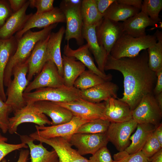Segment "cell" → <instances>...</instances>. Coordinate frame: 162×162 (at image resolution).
<instances>
[{"mask_svg":"<svg viewBox=\"0 0 162 162\" xmlns=\"http://www.w3.org/2000/svg\"><path fill=\"white\" fill-rule=\"evenodd\" d=\"M147 50L133 58L116 59L107 55L104 70H115L120 72L124 78V91L121 100L132 111L146 95L152 94L157 77L150 68Z\"/></svg>","mask_w":162,"mask_h":162,"instance_id":"1","label":"cell"},{"mask_svg":"<svg viewBox=\"0 0 162 162\" xmlns=\"http://www.w3.org/2000/svg\"><path fill=\"white\" fill-rule=\"evenodd\" d=\"M58 24L52 25L38 31L33 32L30 30L17 40L16 50L10 58L5 70L4 86L7 87L11 81L14 68L24 63L28 59L37 43L47 38Z\"/></svg>","mask_w":162,"mask_h":162,"instance_id":"2","label":"cell"},{"mask_svg":"<svg viewBox=\"0 0 162 162\" xmlns=\"http://www.w3.org/2000/svg\"><path fill=\"white\" fill-rule=\"evenodd\" d=\"M157 41L154 34L134 37L123 33L116 42L110 55L114 58H133L154 45Z\"/></svg>","mask_w":162,"mask_h":162,"instance_id":"3","label":"cell"},{"mask_svg":"<svg viewBox=\"0 0 162 162\" xmlns=\"http://www.w3.org/2000/svg\"><path fill=\"white\" fill-rule=\"evenodd\" d=\"M28 70L27 60L24 63L16 67L13 70L14 77L7 87L5 102L12 107L13 112L26 104L23 95L30 82L27 78Z\"/></svg>","mask_w":162,"mask_h":162,"instance_id":"4","label":"cell"},{"mask_svg":"<svg viewBox=\"0 0 162 162\" xmlns=\"http://www.w3.org/2000/svg\"><path fill=\"white\" fill-rule=\"evenodd\" d=\"M26 103L46 100L54 102L67 103L80 98V90L74 87L64 86L60 87H44L33 92L24 93Z\"/></svg>","mask_w":162,"mask_h":162,"instance_id":"5","label":"cell"},{"mask_svg":"<svg viewBox=\"0 0 162 162\" xmlns=\"http://www.w3.org/2000/svg\"><path fill=\"white\" fill-rule=\"evenodd\" d=\"M132 116L137 124H150L156 127L161 123L162 110L153 94H148L132 111Z\"/></svg>","mask_w":162,"mask_h":162,"instance_id":"6","label":"cell"},{"mask_svg":"<svg viewBox=\"0 0 162 162\" xmlns=\"http://www.w3.org/2000/svg\"><path fill=\"white\" fill-rule=\"evenodd\" d=\"M14 116L9 118L8 131L10 134L16 133L18 126L24 123H32L40 126L47 124L51 125V122L38 110L34 103H27L24 107L14 111Z\"/></svg>","mask_w":162,"mask_h":162,"instance_id":"7","label":"cell"},{"mask_svg":"<svg viewBox=\"0 0 162 162\" xmlns=\"http://www.w3.org/2000/svg\"><path fill=\"white\" fill-rule=\"evenodd\" d=\"M29 136L34 140L52 147L57 155L58 162H88V159L80 154L77 150L72 148V146L70 142L63 137L45 139L34 133Z\"/></svg>","mask_w":162,"mask_h":162,"instance_id":"8","label":"cell"},{"mask_svg":"<svg viewBox=\"0 0 162 162\" xmlns=\"http://www.w3.org/2000/svg\"><path fill=\"white\" fill-rule=\"evenodd\" d=\"M54 103L69 110L74 116L90 121L100 118L106 119L104 116L105 101L94 103L80 98L67 103Z\"/></svg>","mask_w":162,"mask_h":162,"instance_id":"9","label":"cell"},{"mask_svg":"<svg viewBox=\"0 0 162 162\" xmlns=\"http://www.w3.org/2000/svg\"><path fill=\"white\" fill-rule=\"evenodd\" d=\"M90 121L82 118L74 116L69 122L60 124L49 126H35L34 134L45 139L56 137H63L70 142L71 136L76 133L83 124Z\"/></svg>","mask_w":162,"mask_h":162,"instance_id":"10","label":"cell"},{"mask_svg":"<svg viewBox=\"0 0 162 162\" xmlns=\"http://www.w3.org/2000/svg\"><path fill=\"white\" fill-rule=\"evenodd\" d=\"M64 86L63 77L59 74L55 64L51 60L48 61L41 71L30 81L24 93L44 87H60Z\"/></svg>","mask_w":162,"mask_h":162,"instance_id":"11","label":"cell"},{"mask_svg":"<svg viewBox=\"0 0 162 162\" xmlns=\"http://www.w3.org/2000/svg\"><path fill=\"white\" fill-rule=\"evenodd\" d=\"M109 142L107 132L104 133H76L71 136L70 142L77 149L82 156L93 154L101 148L106 146Z\"/></svg>","mask_w":162,"mask_h":162,"instance_id":"12","label":"cell"},{"mask_svg":"<svg viewBox=\"0 0 162 162\" xmlns=\"http://www.w3.org/2000/svg\"><path fill=\"white\" fill-rule=\"evenodd\" d=\"M81 6L69 7L60 3L59 8L65 15L66 23L65 39L69 42L72 39L79 46L83 45V23L81 13Z\"/></svg>","mask_w":162,"mask_h":162,"instance_id":"13","label":"cell"},{"mask_svg":"<svg viewBox=\"0 0 162 162\" xmlns=\"http://www.w3.org/2000/svg\"><path fill=\"white\" fill-rule=\"evenodd\" d=\"M95 30L99 44L104 47L107 55L110 54L116 42L123 33L122 22L103 17Z\"/></svg>","mask_w":162,"mask_h":162,"instance_id":"14","label":"cell"},{"mask_svg":"<svg viewBox=\"0 0 162 162\" xmlns=\"http://www.w3.org/2000/svg\"><path fill=\"white\" fill-rule=\"evenodd\" d=\"M137 125L133 118L122 122H110L107 131L109 141L111 142L119 152L124 150L129 145L130 135Z\"/></svg>","mask_w":162,"mask_h":162,"instance_id":"15","label":"cell"},{"mask_svg":"<svg viewBox=\"0 0 162 162\" xmlns=\"http://www.w3.org/2000/svg\"><path fill=\"white\" fill-rule=\"evenodd\" d=\"M64 15L59 8L55 7L51 11L40 14H32L22 29L14 35L18 40L27 32L33 28H43L58 23H66Z\"/></svg>","mask_w":162,"mask_h":162,"instance_id":"16","label":"cell"},{"mask_svg":"<svg viewBox=\"0 0 162 162\" xmlns=\"http://www.w3.org/2000/svg\"><path fill=\"white\" fill-rule=\"evenodd\" d=\"M118 86L110 81H106L90 88L80 90L81 98L88 101L98 103L110 98H117Z\"/></svg>","mask_w":162,"mask_h":162,"instance_id":"17","label":"cell"},{"mask_svg":"<svg viewBox=\"0 0 162 162\" xmlns=\"http://www.w3.org/2000/svg\"><path fill=\"white\" fill-rule=\"evenodd\" d=\"M64 55L66 56L74 58L83 64L88 70L100 76L106 81H110L112 75L102 72L95 64L90 53L87 44L80 46L76 50L71 49L69 42L64 48Z\"/></svg>","mask_w":162,"mask_h":162,"instance_id":"18","label":"cell"},{"mask_svg":"<svg viewBox=\"0 0 162 162\" xmlns=\"http://www.w3.org/2000/svg\"><path fill=\"white\" fill-rule=\"evenodd\" d=\"M34 105L39 111L51 118V125L68 122L74 116L69 110L54 102L39 101L34 102Z\"/></svg>","mask_w":162,"mask_h":162,"instance_id":"19","label":"cell"},{"mask_svg":"<svg viewBox=\"0 0 162 162\" xmlns=\"http://www.w3.org/2000/svg\"><path fill=\"white\" fill-rule=\"evenodd\" d=\"M29 4V1L28 0L21 9L13 13L3 26L0 28V39L9 38L22 29L33 14L32 13L29 14L26 13Z\"/></svg>","mask_w":162,"mask_h":162,"instance_id":"20","label":"cell"},{"mask_svg":"<svg viewBox=\"0 0 162 162\" xmlns=\"http://www.w3.org/2000/svg\"><path fill=\"white\" fill-rule=\"evenodd\" d=\"M98 24L91 26L83 25L82 36L87 41L89 49L93 54L98 69L104 74L105 63L107 56L104 47L98 42L96 33V27Z\"/></svg>","mask_w":162,"mask_h":162,"instance_id":"21","label":"cell"},{"mask_svg":"<svg viewBox=\"0 0 162 162\" xmlns=\"http://www.w3.org/2000/svg\"><path fill=\"white\" fill-rule=\"evenodd\" d=\"M105 102L104 116L110 122H122L132 118V111L129 106L119 98H111Z\"/></svg>","mask_w":162,"mask_h":162,"instance_id":"22","label":"cell"},{"mask_svg":"<svg viewBox=\"0 0 162 162\" xmlns=\"http://www.w3.org/2000/svg\"><path fill=\"white\" fill-rule=\"evenodd\" d=\"M50 34L37 43L27 60L28 70L27 78L30 82L35 75L41 71L48 61L46 46Z\"/></svg>","mask_w":162,"mask_h":162,"instance_id":"23","label":"cell"},{"mask_svg":"<svg viewBox=\"0 0 162 162\" xmlns=\"http://www.w3.org/2000/svg\"><path fill=\"white\" fill-rule=\"evenodd\" d=\"M158 23L151 19L142 10L122 22L123 33L134 37L146 35V28Z\"/></svg>","mask_w":162,"mask_h":162,"instance_id":"24","label":"cell"},{"mask_svg":"<svg viewBox=\"0 0 162 162\" xmlns=\"http://www.w3.org/2000/svg\"><path fill=\"white\" fill-rule=\"evenodd\" d=\"M17 41L14 35L8 39H0V97L5 102L7 97L4 88V72L10 58L16 50Z\"/></svg>","mask_w":162,"mask_h":162,"instance_id":"25","label":"cell"},{"mask_svg":"<svg viewBox=\"0 0 162 162\" xmlns=\"http://www.w3.org/2000/svg\"><path fill=\"white\" fill-rule=\"evenodd\" d=\"M20 138L21 142L26 143L29 148L31 162H58V156L53 149L48 150L41 142L35 144V140L29 136L20 135Z\"/></svg>","mask_w":162,"mask_h":162,"instance_id":"26","label":"cell"},{"mask_svg":"<svg viewBox=\"0 0 162 162\" xmlns=\"http://www.w3.org/2000/svg\"><path fill=\"white\" fill-rule=\"evenodd\" d=\"M65 28L61 27L56 32H51L50 34L46 46L48 61H52L56 66L59 73L63 77L62 58L61 52V46Z\"/></svg>","mask_w":162,"mask_h":162,"instance_id":"27","label":"cell"},{"mask_svg":"<svg viewBox=\"0 0 162 162\" xmlns=\"http://www.w3.org/2000/svg\"><path fill=\"white\" fill-rule=\"evenodd\" d=\"M62 58L64 85L68 87H73L75 80L86 70V67L74 58L63 55Z\"/></svg>","mask_w":162,"mask_h":162,"instance_id":"28","label":"cell"},{"mask_svg":"<svg viewBox=\"0 0 162 162\" xmlns=\"http://www.w3.org/2000/svg\"><path fill=\"white\" fill-rule=\"evenodd\" d=\"M156 127L150 124H137L136 131L130 138L131 142L124 151L129 154L141 151L148 137Z\"/></svg>","mask_w":162,"mask_h":162,"instance_id":"29","label":"cell"},{"mask_svg":"<svg viewBox=\"0 0 162 162\" xmlns=\"http://www.w3.org/2000/svg\"><path fill=\"white\" fill-rule=\"evenodd\" d=\"M140 11L133 7L118 3L116 0L104 14L103 18L116 22H124Z\"/></svg>","mask_w":162,"mask_h":162,"instance_id":"30","label":"cell"},{"mask_svg":"<svg viewBox=\"0 0 162 162\" xmlns=\"http://www.w3.org/2000/svg\"><path fill=\"white\" fill-rule=\"evenodd\" d=\"M157 42L148 48V65L150 68L155 72L162 69V33L157 30L154 34Z\"/></svg>","mask_w":162,"mask_h":162,"instance_id":"31","label":"cell"},{"mask_svg":"<svg viewBox=\"0 0 162 162\" xmlns=\"http://www.w3.org/2000/svg\"><path fill=\"white\" fill-rule=\"evenodd\" d=\"M80 11L84 25L98 24L103 17L97 8L95 0H82Z\"/></svg>","mask_w":162,"mask_h":162,"instance_id":"32","label":"cell"},{"mask_svg":"<svg viewBox=\"0 0 162 162\" xmlns=\"http://www.w3.org/2000/svg\"><path fill=\"white\" fill-rule=\"evenodd\" d=\"M103 78L89 70H84L75 80L74 87L82 90L87 89L106 81Z\"/></svg>","mask_w":162,"mask_h":162,"instance_id":"33","label":"cell"},{"mask_svg":"<svg viewBox=\"0 0 162 162\" xmlns=\"http://www.w3.org/2000/svg\"><path fill=\"white\" fill-rule=\"evenodd\" d=\"M110 123L106 119L100 118L90 121L82 125L76 133L96 134L106 132Z\"/></svg>","mask_w":162,"mask_h":162,"instance_id":"34","label":"cell"},{"mask_svg":"<svg viewBox=\"0 0 162 162\" xmlns=\"http://www.w3.org/2000/svg\"><path fill=\"white\" fill-rule=\"evenodd\" d=\"M162 9V0H144L141 10L152 20L159 22L160 21L159 14Z\"/></svg>","mask_w":162,"mask_h":162,"instance_id":"35","label":"cell"},{"mask_svg":"<svg viewBox=\"0 0 162 162\" xmlns=\"http://www.w3.org/2000/svg\"><path fill=\"white\" fill-rule=\"evenodd\" d=\"M114 160L120 162H150V158L146 157L141 150L129 154L124 150L119 152L113 156Z\"/></svg>","mask_w":162,"mask_h":162,"instance_id":"36","label":"cell"},{"mask_svg":"<svg viewBox=\"0 0 162 162\" xmlns=\"http://www.w3.org/2000/svg\"><path fill=\"white\" fill-rule=\"evenodd\" d=\"M8 140L0 133V162L10 153L21 148H28L27 145L23 142L17 144L7 143Z\"/></svg>","mask_w":162,"mask_h":162,"instance_id":"37","label":"cell"},{"mask_svg":"<svg viewBox=\"0 0 162 162\" xmlns=\"http://www.w3.org/2000/svg\"><path fill=\"white\" fill-rule=\"evenodd\" d=\"M153 132L150 134L141 150L143 154L149 158L162 148Z\"/></svg>","mask_w":162,"mask_h":162,"instance_id":"38","label":"cell"},{"mask_svg":"<svg viewBox=\"0 0 162 162\" xmlns=\"http://www.w3.org/2000/svg\"><path fill=\"white\" fill-rule=\"evenodd\" d=\"M12 111V107L0 97V129L3 133H6L8 130V116Z\"/></svg>","mask_w":162,"mask_h":162,"instance_id":"39","label":"cell"},{"mask_svg":"<svg viewBox=\"0 0 162 162\" xmlns=\"http://www.w3.org/2000/svg\"><path fill=\"white\" fill-rule=\"evenodd\" d=\"M29 6L36 8V14H40L51 11L54 9V0H29Z\"/></svg>","mask_w":162,"mask_h":162,"instance_id":"40","label":"cell"},{"mask_svg":"<svg viewBox=\"0 0 162 162\" xmlns=\"http://www.w3.org/2000/svg\"><path fill=\"white\" fill-rule=\"evenodd\" d=\"M113 161L106 146L99 149L88 159V162H112Z\"/></svg>","mask_w":162,"mask_h":162,"instance_id":"41","label":"cell"},{"mask_svg":"<svg viewBox=\"0 0 162 162\" xmlns=\"http://www.w3.org/2000/svg\"><path fill=\"white\" fill-rule=\"evenodd\" d=\"M13 13L8 0H0V28Z\"/></svg>","mask_w":162,"mask_h":162,"instance_id":"42","label":"cell"},{"mask_svg":"<svg viewBox=\"0 0 162 162\" xmlns=\"http://www.w3.org/2000/svg\"><path fill=\"white\" fill-rule=\"evenodd\" d=\"M116 0H95L97 8L99 12L103 15L110 6Z\"/></svg>","mask_w":162,"mask_h":162,"instance_id":"43","label":"cell"},{"mask_svg":"<svg viewBox=\"0 0 162 162\" xmlns=\"http://www.w3.org/2000/svg\"><path fill=\"white\" fill-rule=\"evenodd\" d=\"M155 73L157 81L153 92L156 95L162 92V69L159 70Z\"/></svg>","mask_w":162,"mask_h":162,"instance_id":"44","label":"cell"},{"mask_svg":"<svg viewBox=\"0 0 162 162\" xmlns=\"http://www.w3.org/2000/svg\"><path fill=\"white\" fill-rule=\"evenodd\" d=\"M118 3L133 7L141 10L142 1L141 0H117Z\"/></svg>","mask_w":162,"mask_h":162,"instance_id":"45","label":"cell"},{"mask_svg":"<svg viewBox=\"0 0 162 162\" xmlns=\"http://www.w3.org/2000/svg\"><path fill=\"white\" fill-rule=\"evenodd\" d=\"M27 0H8L11 8L15 13L20 10L26 3Z\"/></svg>","mask_w":162,"mask_h":162,"instance_id":"46","label":"cell"},{"mask_svg":"<svg viewBox=\"0 0 162 162\" xmlns=\"http://www.w3.org/2000/svg\"><path fill=\"white\" fill-rule=\"evenodd\" d=\"M29 151L27 149H22L20 152L18 159L16 162H28ZM2 162H6L5 159H3Z\"/></svg>","mask_w":162,"mask_h":162,"instance_id":"47","label":"cell"},{"mask_svg":"<svg viewBox=\"0 0 162 162\" xmlns=\"http://www.w3.org/2000/svg\"><path fill=\"white\" fill-rule=\"evenodd\" d=\"M154 133L161 146H162V122L157 126Z\"/></svg>","mask_w":162,"mask_h":162,"instance_id":"48","label":"cell"},{"mask_svg":"<svg viewBox=\"0 0 162 162\" xmlns=\"http://www.w3.org/2000/svg\"><path fill=\"white\" fill-rule=\"evenodd\" d=\"M82 1L81 0H64L60 3L69 7L81 6Z\"/></svg>","mask_w":162,"mask_h":162,"instance_id":"49","label":"cell"},{"mask_svg":"<svg viewBox=\"0 0 162 162\" xmlns=\"http://www.w3.org/2000/svg\"><path fill=\"white\" fill-rule=\"evenodd\" d=\"M150 162H162V148L150 158Z\"/></svg>","mask_w":162,"mask_h":162,"instance_id":"50","label":"cell"},{"mask_svg":"<svg viewBox=\"0 0 162 162\" xmlns=\"http://www.w3.org/2000/svg\"><path fill=\"white\" fill-rule=\"evenodd\" d=\"M156 95L155 98L158 104L160 109L162 110V92Z\"/></svg>","mask_w":162,"mask_h":162,"instance_id":"51","label":"cell"},{"mask_svg":"<svg viewBox=\"0 0 162 162\" xmlns=\"http://www.w3.org/2000/svg\"><path fill=\"white\" fill-rule=\"evenodd\" d=\"M112 162H120L118 161L113 160V161Z\"/></svg>","mask_w":162,"mask_h":162,"instance_id":"52","label":"cell"}]
</instances>
